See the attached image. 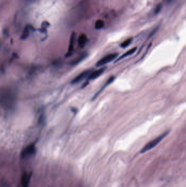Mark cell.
Wrapping results in <instances>:
<instances>
[{
	"label": "cell",
	"instance_id": "cell-1",
	"mask_svg": "<svg viewBox=\"0 0 186 187\" xmlns=\"http://www.w3.org/2000/svg\"><path fill=\"white\" fill-rule=\"evenodd\" d=\"M168 134H169V131L165 132L163 133V134L158 136L157 137H156V139L150 141L143 148V149H141V153H145L146 152L150 150V149H152L153 148H154L158 143H159L161 141H162V140L163 139H164V138L168 135Z\"/></svg>",
	"mask_w": 186,
	"mask_h": 187
},
{
	"label": "cell",
	"instance_id": "cell-10",
	"mask_svg": "<svg viewBox=\"0 0 186 187\" xmlns=\"http://www.w3.org/2000/svg\"><path fill=\"white\" fill-rule=\"evenodd\" d=\"M87 56V54L86 53H82L80 56H79L78 57H77L75 60H73L72 62H71V65L74 66V65H77L78 63H79V62H80L81 61H82Z\"/></svg>",
	"mask_w": 186,
	"mask_h": 187
},
{
	"label": "cell",
	"instance_id": "cell-7",
	"mask_svg": "<svg viewBox=\"0 0 186 187\" xmlns=\"http://www.w3.org/2000/svg\"><path fill=\"white\" fill-rule=\"evenodd\" d=\"M75 41V33L73 32L71 36L69 45V47H68V52L66 54V57L70 56L73 54V51H74Z\"/></svg>",
	"mask_w": 186,
	"mask_h": 187
},
{
	"label": "cell",
	"instance_id": "cell-9",
	"mask_svg": "<svg viewBox=\"0 0 186 187\" xmlns=\"http://www.w3.org/2000/svg\"><path fill=\"white\" fill-rule=\"evenodd\" d=\"M87 41V38L86 34H81L79 37L78 39V43L81 48H84L86 45V42Z\"/></svg>",
	"mask_w": 186,
	"mask_h": 187
},
{
	"label": "cell",
	"instance_id": "cell-12",
	"mask_svg": "<svg viewBox=\"0 0 186 187\" xmlns=\"http://www.w3.org/2000/svg\"><path fill=\"white\" fill-rule=\"evenodd\" d=\"M104 26V22L103 20L98 19L96 21L95 23V28L97 30H100Z\"/></svg>",
	"mask_w": 186,
	"mask_h": 187
},
{
	"label": "cell",
	"instance_id": "cell-14",
	"mask_svg": "<svg viewBox=\"0 0 186 187\" xmlns=\"http://www.w3.org/2000/svg\"><path fill=\"white\" fill-rule=\"evenodd\" d=\"M29 28L27 26H26L25 29L24 30V31L22 32V36H21V39H25L29 35Z\"/></svg>",
	"mask_w": 186,
	"mask_h": 187
},
{
	"label": "cell",
	"instance_id": "cell-13",
	"mask_svg": "<svg viewBox=\"0 0 186 187\" xmlns=\"http://www.w3.org/2000/svg\"><path fill=\"white\" fill-rule=\"evenodd\" d=\"M132 42V39L131 38H128L126 39V40H125L124 42H122L121 44V47L123 48H126L128 47L129 44H130V43H131Z\"/></svg>",
	"mask_w": 186,
	"mask_h": 187
},
{
	"label": "cell",
	"instance_id": "cell-8",
	"mask_svg": "<svg viewBox=\"0 0 186 187\" xmlns=\"http://www.w3.org/2000/svg\"><path fill=\"white\" fill-rule=\"evenodd\" d=\"M31 177V174H28L27 172L24 173L21 177V185L22 187H28Z\"/></svg>",
	"mask_w": 186,
	"mask_h": 187
},
{
	"label": "cell",
	"instance_id": "cell-5",
	"mask_svg": "<svg viewBox=\"0 0 186 187\" xmlns=\"http://www.w3.org/2000/svg\"><path fill=\"white\" fill-rule=\"evenodd\" d=\"M91 71H92L91 70H87L82 72L79 75L77 76L74 79H73L71 83L72 84H77L78 83L80 82L86 77L89 76L90 75V74L91 73Z\"/></svg>",
	"mask_w": 186,
	"mask_h": 187
},
{
	"label": "cell",
	"instance_id": "cell-3",
	"mask_svg": "<svg viewBox=\"0 0 186 187\" xmlns=\"http://www.w3.org/2000/svg\"><path fill=\"white\" fill-rule=\"evenodd\" d=\"M3 95V97L2 96V103H3L4 106L6 107L9 106L10 107L13 105L14 97L12 92L10 91H7V92L4 93V94H2Z\"/></svg>",
	"mask_w": 186,
	"mask_h": 187
},
{
	"label": "cell",
	"instance_id": "cell-6",
	"mask_svg": "<svg viewBox=\"0 0 186 187\" xmlns=\"http://www.w3.org/2000/svg\"><path fill=\"white\" fill-rule=\"evenodd\" d=\"M105 69V67H101L95 71H93L90 74V75L88 76L87 81L94 80L95 79L98 78L100 75H102L103 73L104 72Z\"/></svg>",
	"mask_w": 186,
	"mask_h": 187
},
{
	"label": "cell",
	"instance_id": "cell-11",
	"mask_svg": "<svg viewBox=\"0 0 186 187\" xmlns=\"http://www.w3.org/2000/svg\"><path fill=\"white\" fill-rule=\"evenodd\" d=\"M136 50V47L130 49V50H129L128 51H127V52H126L125 53H124V54H123V55H122L119 59H117V60L116 61V62L118 61H119L120 60H121V59H123V58H125V57H127V56H129V55H131V54H133V53H134L135 52Z\"/></svg>",
	"mask_w": 186,
	"mask_h": 187
},
{
	"label": "cell",
	"instance_id": "cell-2",
	"mask_svg": "<svg viewBox=\"0 0 186 187\" xmlns=\"http://www.w3.org/2000/svg\"><path fill=\"white\" fill-rule=\"evenodd\" d=\"M118 55H119L118 53H112L108 54V55H107L105 56L100 59V60L97 62L96 66L100 67L106 65V64H107V63L114 60V59H115L117 57Z\"/></svg>",
	"mask_w": 186,
	"mask_h": 187
},
{
	"label": "cell",
	"instance_id": "cell-4",
	"mask_svg": "<svg viewBox=\"0 0 186 187\" xmlns=\"http://www.w3.org/2000/svg\"><path fill=\"white\" fill-rule=\"evenodd\" d=\"M36 148L35 145L31 144L23 149L21 153V157L22 158H27L33 155L36 153Z\"/></svg>",
	"mask_w": 186,
	"mask_h": 187
}]
</instances>
